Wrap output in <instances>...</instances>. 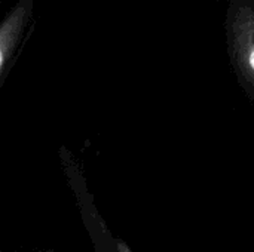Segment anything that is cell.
Listing matches in <instances>:
<instances>
[{"label":"cell","instance_id":"obj_1","mask_svg":"<svg viewBox=\"0 0 254 252\" xmlns=\"http://www.w3.org/2000/svg\"><path fill=\"white\" fill-rule=\"evenodd\" d=\"M34 0H19L0 22V76L6 70L30 21Z\"/></svg>","mask_w":254,"mask_h":252},{"label":"cell","instance_id":"obj_2","mask_svg":"<svg viewBox=\"0 0 254 252\" xmlns=\"http://www.w3.org/2000/svg\"><path fill=\"white\" fill-rule=\"evenodd\" d=\"M118 251L119 252H131V250L125 245V244H122V242H119L118 244Z\"/></svg>","mask_w":254,"mask_h":252},{"label":"cell","instance_id":"obj_3","mask_svg":"<svg viewBox=\"0 0 254 252\" xmlns=\"http://www.w3.org/2000/svg\"><path fill=\"white\" fill-rule=\"evenodd\" d=\"M250 65L254 68V50L252 52V55H250Z\"/></svg>","mask_w":254,"mask_h":252}]
</instances>
